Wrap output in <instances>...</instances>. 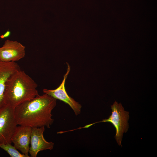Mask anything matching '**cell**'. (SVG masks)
Segmentation results:
<instances>
[{"mask_svg":"<svg viewBox=\"0 0 157 157\" xmlns=\"http://www.w3.org/2000/svg\"><path fill=\"white\" fill-rule=\"evenodd\" d=\"M45 131L44 126L32 127L31 135V146L28 153L31 157H36L38 153L44 150H52L54 144L48 142L44 139L43 133Z\"/></svg>","mask_w":157,"mask_h":157,"instance_id":"cell-7","label":"cell"},{"mask_svg":"<svg viewBox=\"0 0 157 157\" xmlns=\"http://www.w3.org/2000/svg\"><path fill=\"white\" fill-rule=\"evenodd\" d=\"M25 47L17 41L6 40L0 47V61L15 62L25 56Z\"/></svg>","mask_w":157,"mask_h":157,"instance_id":"cell-6","label":"cell"},{"mask_svg":"<svg viewBox=\"0 0 157 157\" xmlns=\"http://www.w3.org/2000/svg\"><path fill=\"white\" fill-rule=\"evenodd\" d=\"M38 85L25 72L20 69L9 78L5 85V104L15 108L19 104L38 96Z\"/></svg>","mask_w":157,"mask_h":157,"instance_id":"cell-2","label":"cell"},{"mask_svg":"<svg viewBox=\"0 0 157 157\" xmlns=\"http://www.w3.org/2000/svg\"><path fill=\"white\" fill-rule=\"evenodd\" d=\"M15 108L5 104L0 109V143H10L12 135L17 126Z\"/></svg>","mask_w":157,"mask_h":157,"instance_id":"cell-4","label":"cell"},{"mask_svg":"<svg viewBox=\"0 0 157 157\" xmlns=\"http://www.w3.org/2000/svg\"><path fill=\"white\" fill-rule=\"evenodd\" d=\"M112 110L111 115L108 119L88 124L90 127L93 125L101 122H109L112 124L116 129V133L115 138L119 146L122 147L121 142L124 133H126L129 128L128 121L129 119V113L125 111L121 103L118 104L115 101L111 106Z\"/></svg>","mask_w":157,"mask_h":157,"instance_id":"cell-3","label":"cell"},{"mask_svg":"<svg viewBox=\"0 0 157 157\" xmlns=\"http://www.w3.org/2000/svg\"><path fill=\"white\" fill-rule=\"evenodd\" d=\"M19 69V66L15 62L0 61V109L5 105L4 96L6 83L11 75Z\"/></svg>","mask_w":157,"mask_h":157,"instance_id":"cell-9","label":"cell"},{"mask_svg":"<svg viewBox=\"0 0 157 157\" xmlns=\"http://www.w3.org/2000/svg\"><path fill=\"white\" fill-rule=\"evenodd\" d=\"M10 31H7L3 35H1L0 36V37L1 38H7L10 36Z\"/></svg>","mask_w":157,"mask_h":157,"instance_id":"cell-11","label":"cell"},{"mask_svg":"<svg viewBox=\"0 0 157 157\" xmlns=\"http://www.w3.org/2000/svg\"><path fill=\"white\" fill-rule=\"evenodd\" d=\"M0 148L6 151L11 157H29L27 155L21 153L10 143H0Z\"/></svg>","mask_w":157,"mask_h":157,"instance_id":"cell-10","label":"cell"},{"mask_svg":"<svg viewBox=\"0 0 157 157\" xmlns=\"http://www.w3.org/2000/svg\"><path fill=\"white\" fill-rule=\"evenodd\" d=\"M66 63L67 67V71L64 75L63 80L60 85L54 90L43 89V92L44 94L68 104L73 110L75 115H77L81 113V105L68 94L65 88L66 80L70 70V65L67 63Z\"/></svg>","mask_w":157,"mask_h":157,"instance_id":"cell-5","label":"cell"},{"mask_svg":"<svg viewBox=\"0 0 157 157\" xmlns=\"http://www.w3.org/2000/svg\"><path fill=\"white\" fill-rule=\"evenodd\" d=\"M31 129L28 126H17L11 139L15 147L22 154L27 155H28Z\"/></svg>","mask_w":157,"mask_h":157,"instance_id":"cell-8","label":"cell"},{"mask_svg":"<svg viewBox=\"0 0 157 157\" xmlns=\"http://www.w3.org/2000/svg\"><path fill=\"white\" fill-rule=\"evenodd\" d=\"M56 104V99L45 94L19 104L14 111L17 125L49 128L54 120L51 112Z\"/></svg>","mask_w":157,"mask_h":157,"instance_id":"cell-1","label":"cell"}]
</instances>
